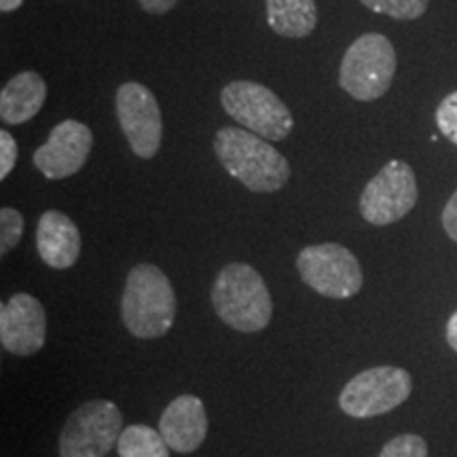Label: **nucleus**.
I'll return each instance as SVG.
<instances>
[{
	"label": "nucleus",
	"instance_id": "12",
	"mask_svg": "<svg viewBox=\"0 0 457 457\" xmlns=\"http://www.w3.org/2000/svg\"><path fill=\"white\" fill-rule=\"evenodd\" d=\"M47 320L41 301L17 293L0 307V343L15 356H34L43 350Z\"/></svg>",
	"mask_w": 457,
	"mask_h": 457
},
{
	"label": "nucleus",
	"instance_id": "18",
	"mask_svg": "<svg viewBox=\"0 0 457 457\" xmlns=\"http://www.w3.org/2000/svg\"><path fill=\"white\" fill-rule=\"evenodd\" d=\"M364 7L375 11V13L390 15L394 20H420L428 11L430 0H360Z\"/></svg>",
	"mask_w": 457,
	"mask_h": 457
},
{
	"label": "nucleus",
	"instance_id": "7",
	"mask_svg": "<svg viewBox=\"0 0 457 457\" xmlns=\"http://www.w3.org/2000/svg\"><path fill=\"white\" fill-rule=\"evenodd\" d=\"M301 279L328 299H350L364 284L362 267L345 245L327 242L303 248L296 256Z\"/></svg>",
	"mask_w": 457,
	"mask_h": 457
},
{
	"label": "nucleus",
	"instance_id": "22",
	"mask_svg": "<svg viewBox=\"0 0 457 457\" xmlns=\"http://www.w3.org/2000/svg\"><path fill=\"white\" fill-rule=\"evenodd\" d=\"M17 142L7 129L0 131V180H7L17 163Z\"/></svg>",
	"mask_w": 457,
	"mask_h": 457
},
{
	"label": "nucleus",
	"instance_id": "13",
	"mask_svg": "<svg viewBox=\"0 0 457 457\" xmlns=\"http://www.w3.org/2000/svg\"><path fill=\"white\" fill-rule=\"evenodd\" d=\"M159 432L171 451H197L208 436V413L202 400L193 394H182L171 400L159 420Z\"/></svg>",
	"mask_w": 457,
	"mask_h": 457
},
{
	"label": "nucleus",
	"instance_id": "6",
	"mask_svg": "<svg viewBox=\"0 0 457 457\" xmlns=\"http://www.w3.org/2000/svg\"><path fill=\"white\" fill-rule=\"evenodd\" d=\"M123 432V415L111 400H89L71 413L60 434V457H106Z\"/></svg>",
	"mask_w": 457,
	"mask_h": 457
},
{
	"label": "nucleus",
	"instance_id": "5",
	"mask_svg": "<svg viewBox=\"0 0 457 457\" xmlns=\"http://www.w3.org/2000/svg\"><path fill=\"white\" fill-rule=\"evenodd\" d=\"M220 104L244 129L265 140H286L295 128L290 108L278 94L261 83L231 81L220 91Z\"/></svg>",
	"mask_w": 457,
	"mask_h": 457
},
{
	"label": "nucleus",
	"instance_id": "11",
	"mask_svg": "<svg viewBox=\"0 0 457 457\" xmlns=\"http://www.w3.org/2000/svg\"><path fill=\"white\" fill-rule=\"evenodd\" d=\"M91 146H94V134L87 125L66 119L55 125L49 140L34 151L32 163L45 179L64 180L83 170Z\"/></svg>",
	"mask_w": 457,
	"mask_h": 457
},
{
	"label": "nucleus",
	"instance_id": "10",
	"mask_svg": "<svg viewBox=\"0 0 457 457\" xmlns=\"http://www.w3.org/2000/svg\"><path fill=\"white\" fill-rule=\"evenodd\" d=\"M114 111L131 153L140 159L155 157L162 148L163 121L153 91L142 83H123L114 96Z\"/></svg>",
	"mask_w": 457,
	"mask_h": 457
},
{
	"label": "nucleus",
	"instance_id": "4",
	"mask_svg": "<svg viewBox=\"0 0 457 457\" xmlns=\"http://www.w3.org/2000/svg\"><path fill=\"white\" fill-rule=\"evenodd\" d=\"M396 49L379 32L358 37L341 60L339 85L358 102H375L392 87L396 74Z\"/></svg>",
	"mask_w": 457,
	"mask_h": 457
},
{
	"label": "nucleus",
	"instance_id": "21",
	"mask_svg": "<svg viewBox=\"0 0 457 457\" xmlns=\"http://www.w3.org/2000/svg\"><path fill=\"white\" fill-rule=\"evenodd\" d=\"M436 125L445 138L457 145V91L449 94L436 108Z\"/></svg>",
	"mask_w": 457,
	"mask_h": 457
},
{
	"label": "nucleus",
	"instance_id": "20",
	"mask_svg": "<svg viewBox=\"0 0 457 457\" xmlns=\"http://www.w3.org/2000/svg\"><path fill=\"white\" fill-rule=\"evenodd\" d=\"M379 457H428V443L417 434H403L386 443Z\"/></svg>",
	"mask_w": 457,
	"mask_h": 457
},
{
	"label": "nucleus",
	"instance_id": "3",
	"mask_svg": "<svg viewBox=\"0 0 457 457\" xmlns=\"http://www.w3.org/2000/svg\"><path fill=\"white\" fill-rule=\"evenodd\" d=\"M212 305L216 316L239 333L267 328L273 316L270 288L261 273L245 262H231L216 276Z\"/></svg>",
	"mask_w": 457,
	"mask_h": 457
},
{
	"label": "nucleus",
	"instance_id": "8",
	"mask_svg": "<svg viewBox=\"0 0 457 457\" xmlns=\"http://www.w3.org/2000/svg\"><path fill=\"white\" fill-rule=\"evenodd\" d=\"M413 392V379L404 369L375 367L362 370L341 390L339 407L345 415L369 420L390 413Z\"/></svg>",
	"mask_w": 457,
	"mask_h": 457
},
{
	"label": "nucleus",
	"instance_id": "17",
	"mask_svg": "<svg viewBox=\"0 0 457 457\" xmlns=\"http://www.w3.org/2000/svg\"><path fill=\"white\" fill-rule=\"evenodd\" d=\"M117 453L119 457H170V447L155 428L134 424L123 428Z\"/></svg>",
	"mask_w": 457,
	"mask_h": 457
},
{
	"label": "nucleus",
	"instance_id": "25",
	"mask_svg": "<svg viewBox=\"0 0 457 457\" xmlns=\"http://www.w3.org/2000/svg\"><path fill=\"white\" fill-rule=\"evenodd\" d=\"M447 341H449L451 350L457 352V312L449 318V322H447Z\"/></svg>",
	"mask_w": 457,
	"mask_h": 457
},
{
	"label": "nucleus",
	"instance_id": "19",
	"mask_svg": "<svg viewBox=\"0 0 457 457\" xmlns=\"http://www.w3.org/2000/svg\"><path fill=\"white\" fill-rule=\"evenodd\" d=\"M24 236V216L15 208L0 210V254H9Z\"/></svg>",
	"mask_w": 457,
	"mask_h": 457
},
{
	"label": "nucleus",
	"instance_id": "26",
	"mask_svg": "<svg viewBox=\"0 0 457 457\" xmlns=\"http://www.w3.org/2000/svg\"><path fill=\"white\" fill-rule=\"evenodd\" d=\"M24 4V0H0V11L3 13H11V11H17Z\"/></svg>",
	"mask_w": 457,
	"mask_h": 457
},
{
	"label": "nucleus",
	"instance_id": "1",
	"mask_svg": "<svg viewBox=\"0 0 457 457\" xmlns=\"http://www.w3.org/2000/svg\"><path fill=\"white\" fill-rule=\"evenodd\" d=\"M214 153L233 179L248 191L276 193L290 180V165L270 142L244 128H220Z\"/></svg>",
	"mask_w": 457,
	"mask_h": 457
},
{
	"label": "nucleus",
	"instance_id": "24",
	"mask_svg": "<svg viewBox=\"0 0 457 457\" xmlns=\"http://www.w3.org/2000/svg\"><path fill=\"white\" fill-rule=\"evenodd\" d=\"M140 7L151 15H163L176 7L179 0H138Z\"/></svg>",
	"mask_w": 457,
	"mask_h": 457
},
{
	"label": "nucleus",
	"instance_id": "16",
	"mask_svg": "<svg viewBox=\"0 0 457 457\" xmlns=\"http://www.w3.org/2000/svg\"><path fill=\"white\" fill-rule=\"evenodd\" d=\"M267 24L279 37L303 38L316 30V0H265Z\"/></svg>",
	"mask_w": 457,
	"mask_h": 457
},
{
	"label": "nucleus",
	"instance_id": "23",
	"mask_svg": "<svg viewBox=\"0 0 457 457\" xmlns=\"http://www.w3.org/2000/svg\"><path fill=\"white\" fill-rule=\"evenodd\" d=\"M443 227H445V233H447L453 242H457V191L451 195L447 205H445Z\"/></svg>",
	"mask_w": 457,
	"mask_h": 457
},
{
	"label": "nucleus",
	"instance_id": "15",
	"mask_svg": "<svg viewBox=\"0 0 457 457\" xmlns=\"http://www.w3.org/2000/svg\"><path fill=\"white\" fill-rule=\"evenodd\" d=\"M47 100V83L34 71L15 74L0 91V119L9 125L28 123Z\"/></svg>",
	"mask_w": 457,
	"mask_h": 457
},
{
	"label": "nucleus",
	"instance_id": "14",
	"mask_svg": "<svg viewBox=\"0 0 457 457\" xmlns=\"http://www.w3.org/2000/svg\"><path fill=\"white\" fill-rule=\"evenodd\" d=\"M37 250L51 270H71L81 254V233L60 210H47L37 225Z\"/></svg>",
	"mask_w": 457,
	"mask_h": 457
},
{
	"label": "nucleus",
	"instance_id": "9",
	"mask_svg": "<svg viewBox=\"0 0 457 457\" xmlns=\"http://www.w3.org/2000/svg\"><path fill=\"white\" fill-rule=\"evenodd\" d=\"M417 204L415 171L409 163L394 159L364 187L360 214L375 227H386L404 219Z\"/></svg>",
	"mask_w": 457,
	"mask_h": 457
},
{
	"label": "nucleus",
	"instance_id": "2",
	"mask_svg": "<svg viewBox=\"0 0 457 457\" xmlns=\"http://www.w3.org/2000/svg\"><path fill=\"white\" fill-rule=\"evenodd\" d=\"M125 328L138 339H159L176 320V293L155 265L140 262L128 273L121 296Z\"/></svg>",
	"mask_w": 457,
	"mask_h": 457
}]
</instances>
